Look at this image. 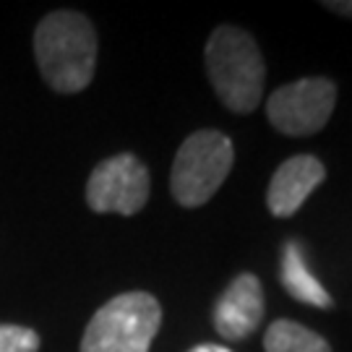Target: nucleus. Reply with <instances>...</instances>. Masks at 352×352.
<instances>
[{"label": "nucleus", "instance_id": "obj_1", "mask_svg": "<svg viewBox=\"0 0 352 352\" xmlns=\"http://www.w3.org/2000/svg\"><path fill=\"white\" fill-rule=\"evenodd\" d=\"M39 74L60 94L87 89L97 68V32L84 13L52 11L34 32Z\"/></svg>", "mask_w": 352, "mask_h": 352}, {"label": "nucleus", "instance_id": "obj_2", "mask_svg": "<svg viewBox=\"0 0 352 352\" xmlns=\"http://www.w3.org/2000/svg\"><path fill=\"white\" fill-rule=\"evenodd\" d=\"M204 58L219 102L238 115L253 113L266 84V63L256 39L240 26H217Z\"/></svg>", "mask_w": 352, "mask_h": 352}, {"label": "nucleus", "instance_id": "obj_3", "mask_svg": "<svg viewBox=\"0 0 352 352\" xmlns=\"http://www.w3.org/2000/svg\"><path fill=\"white\" fill-rule=\"evenodd\" d=\"M162 324V305L149 292H123L91 316L81 352H149Z\"/></svg>", "mask_w": 352, "mask_h": 352}, {"label": "nucleus", "instance_id": "obj_4", "mask_svg": "<svg viewBox=\"0 0 352 352\" xmlns=\"http://www.w3.org/2000/svg\"><path fill=\"white\" fill-rule=\"evenodd\" d=\"M235 162V149L222 131H196L180 144L170 173L173 199L186 209H196L214 199Z\"/></svg>", "mask_w": 352, "mask_h": 352}, {"label": "nucleus", "instance_id": "obj_5", "mask_svg": "<svg viewBox=\"0 0 352 352\" xmlns=\"http://www.w3.org/2000/svg\"><path fill=\"white\" fill-rule=\"evenodd\" d=\"M337 104V84L327 76H308L269 94L266 118L285 136H316Z\"/></svg>", "mask_w": 352, "mask_h": 352}, {"label": "nucleus", "instance_id": "obj_6", "mask_svg": "<svg viewBox=\"0 0 352 352\" xmlns=\"http://www.w3.org/2000/svg\"><path fill=\"white\" fill-rule=\"evenodd\" d=\"M149 170L136 154H115L94 167L87 183V204L97 214H139L149 201Z\"/></svg>", "mask_w": 352, "mask_h": 352}, {"label": "nucleus", "instance_id": "obj_7", "mask_svg": "<svg viewBox=\"0 0 352 352\" xmlns=\"http://www.w3.org/2000/svg\"><path fill=\"white\" fill-rule=\"evenodd\" d=\"M264 311L266 302L261 282L256 274L243 272L227 285L219 300L214 302V329L227 342L248 340L264 321Z\"/></svg>", "mask_w": 352, "mask_h": 352}, {"label": "nucleus", "instance_id": "obj_8", "mask_svg": "<svg viewBox=\"0 0 352 352\" xmlns=\"http://www.w3.org/2000/svg\"><path fill=\"white\" fill-rule=\"evenodd\" d=\"M327 180V167L314 154H295L274 170L266 190V206L269 212L287 219L300 212V206L308 201L321 183Z\"/></svg>", "mask_w": 352, "mask_h": 352}, {"label": "nucleus", "instance_id": "obj_9", "mask_svg": "<svg viewBox=\"0 0 352 352\" xmlns=\"http://www.w3.org/2000/svg\"><path fill=\"white\" fill-rule=\"evenodd\" d=\"M279 277H282V287L287 289L295 300L314 305V308H331V295H329L324 285L314 277V272L305 264V253L298 240H287L282 248V264H279Z\"/></svg>", "mask_w": 352, "mask_h": 352}, {"label": "nucleus", "instance_id": "obj_10", "mask_svg": "<svg viewBox=\"0 0 352 352\" xmlns=\"http://www.w3.org/2000/svg\"><path fill=\"white\" fill-rule=\"evenodd\" d=\"M264 350L266 352H331L321 334H316L314 329L302 327L298 321L279 318L264 334Z\"/></svg>", "mask_w": 352, "mask_h": 352}, {"label": "nucleus", "instance_id": "obj_11", "mask_svg": "<svg viewBox=\"0 0 352 352\" xmlns=\"http://www.w3.org/2000/svg\"><path fill=\"white\" fill-rule=\"evenodd\" d=\"M39 334L29 327L0 324V352H37Z\"/></svg>", "mask_w": 352, "mask_h": 352}, {"label": "nucleus", "instance_id": "obj_12", "mask_svg": "<svg viewBox=\"0 0 352 352\" xmlns=\"http://www.w3.org/2000/svg\"><path fill=\"white\" fill-rule=\"evenodd\" d=\"M321 6H324L327 11H334L337 16L352 19V0H324Z\"/></svg>", "mask_w": 352, "mask_h": 352}, {"label": "nucleus", "instance_id": "obj_13", "mask_svg": "<svg viewBox=\"0 0 352 352\" xmlns=\"http://www.w3.org/2000/svg\"><path fill=\"white\" fill-rule=\"evenodd\" d=\"M190 352H232L230 347H222V344H196Z\"/></svg>", "mask_w": 352, "mask_h": 352}]
</instances>
